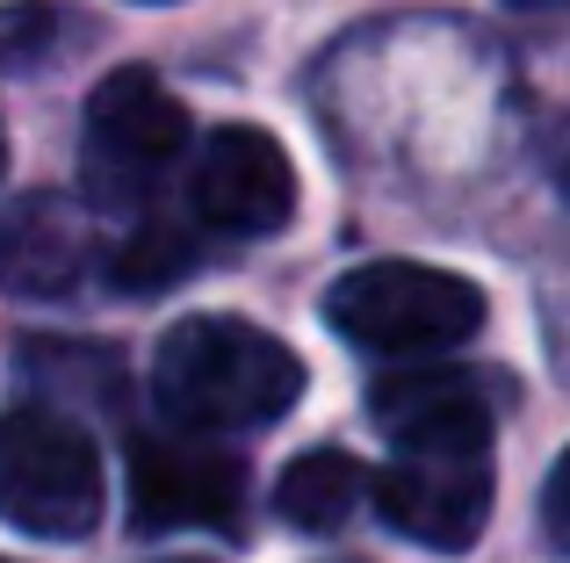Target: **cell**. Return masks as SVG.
Here are the masks:
<instances>
[{
    "label": "cell",
    "instance_id": "6da1fadb",
    "mask_svg": "<svg viewBox=\"0 0 570 563\" xmlns=\"http://www.w3.org/2000/svg\"><path fill=\"white\" fill-rule=\"evenodd\" d=\"M304 383L311 376L296 347H282L275 333L246 318H224V310L181 318L153 354L159 412L195 426V434H246V426L282 419V412H296Z\"/></svg>",
    "mask_w": 570,
    "mask_h": 563
},
{
    "label": "cell",
    "instance_id": "7a4b0ae2",
    "mask_svg": "<svg viewBox=\"0 0 570 563\" xmlns=\"http://www.w3.org/2000/svg\"><path fill=\"white\" fill-rule=\"evenodd\" d=\"M325 325L362 354L419 362V354L462 347L484 325V289L426 260H368L325 289Z\"/></svg>",
    "mask_w": 570,
    "mask_h": 563
},
{
    "label": "cell",
    "instance_id": "3957f363",
    "mask_svg": "<svg viewBox=\"0 0 570 563\" xmlns=\"http://www.w3.org/2000/svg\"><path fill=\"white\" fill-rule=\"evenodd\" d=\"M390 448L397 455L368 484L376 513L419 550H470L491 521V426H419Z\"/></svg>",
    "mask_w": 570,
    "mask_h": 563
},
{
    "label": "cell",
    "instance_id": "277c9868",
    "mask_svg": "<svg viewBox=\"0 0 570 563\" xmlns=\"http://www.w3.org/2000/svg\"><path fill=\"white\" fill-rule=\"evenodd\" d=\"M109 506L101 448L51 405L0 412V521L37 542H80Z\"/></svg>",
    "mask_w": 570,
    "mask_h": 563
},
{
    "label": "cell",
    "instance_id": "5b68a950",
    "mask_svg": "<svg viewBox=\"0 0 570 563\" xmlns=\"http://www.w3.org/2000/svg\"><path fill=\"white\" fill-rule=\"evenodd\" d=\"M188 152V109L159 87V72L124 66L87 95L80 181L95 210H138Z\"/></svg>",
    "mask_w": 570,
    "mask_h": 563
},
{
    "label": "cell",
    "instance_id": "8992f818",
    "mask_svg": "<svg viewBox=\"0 0 570 563\" xmlns=\"http://www.w3.org/2000/svg\"><path fill=\"white\" fill-rule=\"evenodd\" d=\"M130 513L153 535H167V527H217V535H232L246 521V463L232 448H217L209 434H195V426L174 441H138Z\"/></svg>",
    "mask_w": 570,
    "mask_h": 563
},
{
    "label": "cell",
    "instance_id": "52a82bcc",
    "mask_svg": "<svg viewBox=\"0 0 570 563\" xmlns=\"http://www.w3.org/2000/svg\"><path fill=\"white\" fill-rule=\"evenodd\" d=\"M195 217L232 239H267L296 217V167L261 124L209 130L195 159Z\"/></svg>",
    "mask_w": 570,
    "mask_h": 563
},
{
    "label": "cell",
    "instance_id": "ba28073f",
    "mask_svg": "<svg viewBox=\"0 0 570 563\" xmlns=\"http://www.w3.org/2000/svg\"><path fill=\"white\" fill-rule=\"evenodd\" d=\"M87 260H95V231H87L80 203L22 196V203L0 210V289L66 296V289H80Z\"/></svg>",
    "mask_w": 570,
    "mask_h": 563
},
{
    "label": "cell",
    "instance_id": "9c48e42d",
    "mask_svg": "<svg viewBox=\"0 0 570 563\" xmlns=\"http://www.w3.org/2000/svg\"><path fill=\"white\" fill-rule=\"evenodd\" d=\"M368 412L390 441L419 434V426H491L499 383L484 368H390L368 391Z\"/></svg>",
    "mask_w": 570,
    "mask_h": 563
},
{
    "label": "cell",
    "instance_id": "30bf717a",
    "mask_svg": "<svg viewBox=\"0 0 570 563\" xmlns=\"http://www.w3.org/2000/svg\"><path fill=\"white\" fill-rule=\"evenodd\" d=\"M368 484L376 477H368L347 448H311V455H296V463L282 470L275 506H282V521L304 527V535H333V527L368 498Z\"/></svg>",
    "mask_w": 570,
    "mask_h": 563
},
{
    "label": "cell",
    "instance_id": "8fae6325",
    "mask_svg": "<svg viewBox=\"0 0 570 563\" xmlns=\"http://www.w3.org/2000/svg\"><path fill=\"white\" fill-rule=\"evenodd\" d=\"M195 260H203L195 231H181V225H138V231H130V239L109 254V275H116V289L153 296V289H167V282H181Z\"/></svg>",
    "mask_w": 570,
    "mask_h": 563
},
{
    "label": "cell",
    "instance_id": "7c38bea8",
    "mask_svg": "<svg viewBox=\"0 0 570 563\" xmlns=\"http://www.w3.org/2000/svg\"><path fill=\"white\" fill-rule=\"evenodd\" d=\"M66 43V8L58 0H8L0 8V72H29Z\"/></svg>",
    "mask_w": 570,
    "mask_h": 563
},
{
    "label": "cell",
    "instance_id": "4fadbf2b",
    "mask_svg": "<svg viewBox=\"0 0 570 563\" xmlns=\"http://www.w3.org/2000/svg\"><path fill=\"white\" fill-rule=\"evenodd\" d=\"M542 542L557 556H570V448L557 455V470H549V484H542Z\"/></svg>",
    "mask_w": 570,
    "mask_h": 563
},
{
    "label": "cell",
    "instance_id": "5bb4252c",
    "mask_svg": "<svg viewBox=\"0 0 570 563\" xmlns=\"http://www.w3.org/2000/svg\"><path fill=\"white\" fill-rule=\"evenodd\" d=\"M549 181H557L563 203H570V116L557 124V138H549Z\"/></svg>",
    "mask_w": 570,
    "mask_h": 563
},
{
    "label": "cell",
    "instance_id": "9a60e30c",
    "mask_svg": "<svg viewBox=\"0 0 570 563\" xmlns=\"http://www.w3.org/2000/svg\"><path fill=\"white\" fill-rule=\"evenodd\" d=\"M505 8H563V0H505Z\"/></svg>",
    "mask_w": 570,
    "mask_h": 563
},
{
    "label": "cell",
    "instance_id": "2e32d148",
    "mask_svg": "<svg viewBox=\"0 0 570 563\" xmlns=\"http://www.w3.org/2000/svg\"><path fill=\"white\" fill-rule=\"evenodd\" d=\"M0 174H8V130H0Z\"/></svg>",
    "mask_w": 570,
    "mask_h": 563
},
{
    "label": "cell",
    "instance_id": "e0dca14e",
    "mask_svg": "<svg viewBox=\"0 0 570 563\" xmlns=\"http://www.w3.org/2000/svg\"><path fill=\"white\" fill-rule=\"evenodd\" d=\"M145 8H159V0H145Z\"/></svg>",
    "mask_w": 570,
    "mask_h": 563
},
{
    "label": "cell",
    "instance_id": "ac0fdd59",
    "mask_svg": "<svg viewBox=\"0 0 570 563\" xmlns=\"http://www.w3.org/2000/svg\"><path fill=\"white\" fill-rule=\"evenodd\" d=\"M0 563H8V556H0Z\"/></svg>",
    "mask_w": 570,
    "mask_h": 563
}]
</instances>
